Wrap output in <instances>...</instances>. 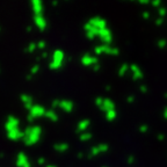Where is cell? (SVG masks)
Returning <instances> with one entry per match:
<instances>
[{"label":"cell","mask_w":167,"mask_h":167,"mask_svg":"<svg viewBox=\"0 0 167 167\" xmlns=\"http://www.w3.org/2000/svg\"><path fill=\"white\" fill-rule=\"evenodd\" d=\"M5 130L7 134V138L10 141L16 142L23 138V131L20 129V121L13 115L7 117V121L5 123Z\"/></svg>","instance_id":"obj_1"},{"label":"cell","mask_w":167,"mask_h":167,"mask_svg":"<svg viewBox=\"0 0 167 167\" xmlns=\"http://www.w3.org/2000/svg\"><path fill=\"white\" fill-rule=\"evenodd\" d=\"M42 136V128L40 125H30L23 130V138L22 141L27 146H33L37 144Z\"/></svg>","instance_id":"obj_2"},{"label":"cell","mask_w":167,"mask_h":167,"mask_svg":"<svg viewBox=\"0 0 167 167\" xmlns=\"http://www.w3.org/2000/svg\"><path fill=\"white\" fill-rule=\"evenodd\" d=\"M64 63H65V53L63 50L60 49H57L52 52L51 56V62L49 63V68L50 70H59L64 66Z\"/></svg>","instance_id":"obj_3"},{"label":"cell","mask_w":167,"mask_h":167,"mask_svg":"<svg viewBox=\"0 0 167 167\" xmlns=\"http://www.w3.org/2000/svg\"><path fill=\"white\" fill-rule=\"evenodd\" d=\"M94 53L95 56H101V55H109V56H118L120 55V49L107 44H99L94 48Z\"/></svg>","instance_id":"obj_4"},{"label":"cell","mask_w":167,"mask_h":167,"mask_svg":"<svg viewBox=\"0 0 167 167\" xmlns=\"http://www.w3.org/2000/svg\"><path fill=\"white\" fill-rule=\"evenodd\" d=\"M45 111L47 109L42 106V104H37L35 103L33 107L30 108L29 110V113H28V116H27V120L28 122H34V121L36 120V118H41V117H44V115H45Z\"/></svg>","instance_id":"obj_5"},{"label":"cell","mask_w":167,"mask_h":167,"mask_svg":"<svg viewBox=\"0 0 167 167\" xmlns=\"http://www.w3.org/2000/svg\"><path fill=\"white\" fill-rule=\"evenodd\" d=\"M108 151H109V145L103 143V144H99V145H95L93 146V147H91L87 157H88V159H92V158L98 157L99 154H101V153H106V152H108Z\"/></svg>","instance_id":"obj_6"},{"label":"cell","mask_w":167,"mask_h":167,"mask_svg":"<svg viewBox=\"0 0 167 167\" xmlns=\"http://www.w3.org/2000/svg\"><path fill=\"white\" fill-rule=\"evenodd\" d=\"M98 37H99L102 44H107V45H110L111 42H113V33L109 28H103V29H100L99 34H98Z\"/></svg>","instance_id":"obj_7"},{"label":"cell","mask_w":167,"mask_h":167,"mask_svg":"<svg viewBox=\"0 0 167 167\" xmlns=\"http://www.w3.org/2000/svg\"><path fill=\"white\" fill-rule=\"evenodd\" d=\"M80 63H81V65L86 66V68H92L95 64L99 63V58L96 56H93V55H89V53H85L80 58Z\"/></svg>","instance_id":"obj_8"},{"label":"cell","mask_w":167,"mask_h":167,"mask_svg":"<svg viewBox=\"0 0 167 167\" xmlns=\"http://www.w3.org/2000/svg\"><path fill=\"white\" fill-rule=\"evenodd\" d=\"M84 30L86 33V37H87L88 40H94L95 37H98V34H99L100 29L92 26L88 21H87V22L84 25Z\"/></svg>","instance_id":"obj_9"},{"label":"cell","mask_w":167,"mask_h":167,"mask_svg":"<svg viewBox=\"0 0 167 167\" xmlns=\"http://www.w3.org/2000/svg\"><path fill=\"white\" fill-rule=\"evenodd\" d=\"M34 23L35 26L37 27V29L40 31H44L47 30V27H48V21L47 19L44 17L43 14H40V15H34Z\"/></svg>","instance_id":"obj_10"},{"label":"cell","mask_w":167,"mask_h":167,"mask_svg":"<svg viewBox=\"0 0 167 167\" xmlns=\"http://www.w3.org/2000/svg\"><path fill=\"white\" fill-rule=\"evenodd\" d=\"M15 165L16 167H31L30 161H29V159H28V157H27L25 152H19L17 153Z\"/></svg>","instance_id":"obj_11"},{"label":"cell","mask_w":167,"mask_h":167,"mask_svg":"<svg viewBox=\"0 0 167 167\" xmlns=\"http://www.w3.org/2000/svg\"><path fill=\"white\" fill-rule=\"evenodd\" d=\"M130 72H131V78H132L134 81L142 80L143 77H144L143 71H142L141 68L137 64H130Z\"/></svg>","instance_id":"obj_12"},{"label":"cell","mask_w":167,"mask_h":167,"mask_svg":"<svg viewBox=\"0 0 167 167\" xmlns=\"http://www.w3.org/2000/svg\"><path fill=\"white\" fill-rule=\"evenodd\" d=\"M88 22L94 26L98 29H103V28H107V21L104 20L103 17H100V16H94V17H91L88 20Z\"/></svg>","instance_id":"obj_13"},{"label":"cell","mask_w":167,"mask_h":167,"mask_svg":"<svg viewBox=\"0 0 167 167\" xmlns=\"http://www.w3.org/2000/svg\"><path fill=\"white\" fill-rule=\"evenodd\" d=\"M74 102L71 101V100H60L59 102V109H62L63 111L65 113H72L73 109H74Z\"/></svg>","instance_id":"obj_14"},{"label":"cell","mask_w":167,"mask_h":167,"mask_svg":"<svg viewBox=\"0 0 167 167\" xmlns=\"http://www.w3.org/2000/svg\"><path fill=\"white\" fill-rule=\"evenodd\" d=\"M116 109L115 108V102L109 98H103V101H102V104L100 107V110L103 111V113H107L109 110Z\"/></svg>","instance_id":"obj_15"},{"label":"cell","mask_w":167,"mask_h":167,"mask_svg":"<svg viewBox=\"0 0 167 167\" xmlns=\"http://www.w3.org/2000/svg\"><path fill=\"white\" fill-rule=\"evenodd\" d=\"M20 100H21V102H22V104L25 106V108H26L28 111H29L31 107L35 104L34 103V99H33V96L28 95V94H21Z\"/></svg>","instance_id":"obj_16"},{"label":"cell","mask_w":167,"mask_h":167,"mask_svg":"<svg viewBox=\"0 0 167 167\" xmlns=\"http://www.w3.org/2000/svg\"><path fill=\"white\" fill-rule=\"evenodd\" d=\"M89 125H91V121H89L88 118H85V120L79 121L78 124H77V128H76V132H78V134L86 132L87 129L89 128Z\"/></svg>","instance_id":"obj_17"},{"label":"cell","mask_w":167,"mask_h":167,"mask_svg":"<svg viewBox=\"0 0 167 167\" xmlns=\"http://www.w3.org/2000/svg\"><path fill=\"white\" fill-rule=\"evenodd\" d=\"M30 4L33 12H34V15L43 14V2H42L41 0H33Z\"/></svg>","instance_id":"obj_18"},{"label":"cell","mask_w":167,"mask_h":167,"mask_svg":"<svg viewBox=\"0 0 167 167\" xmlns=\"http://www.w3.org/2000/svg\"><path fill=\"white\" fill-rule=\"evenodd\" d=\"M44 117H47L48 120H50L51 122H57L58 121V115L55 111V109H47Z\"/></svg>","instance_id":"obj_19"},{"label":"cell","mask_w":167,"mask_h":167,"mask_svg":"<svg viewBox=\"0 0 167 167\" xmlns=\"http://www.w3.org/2000/svg\"><path fill=\"white\" fill-rule=\"evenodd\" d=\"M53 150L59 153H64L68 150V143H57L53 145Z\"/></svg>","instance_id":"obj_20"},{"label":"cell","mask_w":167,"mask_h":167,"mask_svg":"<svg viewBox=\"0 0 167 167\" xmlns=\"http://www.w3.org/2000/svg\"><path fill=\"white\" fill-rule=\"evenodd\" d=\"M104 117H106V120L108 121V122H113L117 117V111H116V109L109 110V111L104 113Z\"/></svg>","instance_id":"obj_21"},{"label":"cell","mask_w":167,"mask_h":167,"mask_svg":"<svg viewBox=\"0 0 167 167\" xmlns=\"http://www.w3.org/2000/svg\"><path fill=\"white\" fill-rule=\"evenodd\" d=\"M128 71H130V64L128 63H123L118 68V76L120 77H124L125 74L128 73Z\"/></svg>","instance_id":"obj_22"},{"label":"cell","mask_w":167,"mask_h":167,"mask_svg":"<svg viewBox=\"0 0 167 167\" xmlns=\"http://www.w3.org/2000/svg\"><path fill=\"white\" fill-rule=\"evenodd\" d=\"M92 137H93V134L89 131H86V132H83L79 135V139L81 142H88L92 139Z\"/></svg>","instance_id":"obj_23"},{"label":"cell","mask_w":167,"mask_h":167,"mask_svg":"<svg viewBox=\"0 0 167 167\" xmlns=\"http://www.w3.org/2000/svg\"><path fill=\"white\" fill-rule=\"evenodd\" d=\"M36 50H37V43H35V42H30L26 47V49H25V51L28 52V53H34Z\"/></svg>","instance_id":"obj_24"},{"label":"cell","mask_w":167,"mask_h":167,"mask_svg":"<svg viewBox=\"0 0 167 167\" xmlns=\"http://www.w3.org/2000/svg\"><path fill=\"white\" fill-rule=\"evenodd\" d=\"M40 64H35V65H33V68H30V72H29V74H30L31 77H34L35 74H37V72L40 71Z\"/></svg>","instance_id":"obj_25"},{"label":"cell","mask_w":167,"mask_h":167,"mask_svg":"<svg viewBox=\"0 0 167 167\" xmlns=\"http://www.w3.org/2000/svg\"><path fill=\"white\" fill-rule=\"evenodd\" d=\"M157 45H158L159 49H164V48L167 47V41L164 40V38H161V40H159V41L157 42Z\"/></svg>","instance_id":"obj_26"},{"label":"cell","mask_w":167,"mask_h":167,"mask_svg":"<svg viewBox=\"0 0 167 167\" xmlns=\"http://www.w3.org/2000/svg\"><path fill=\"white\" fill-rule=\"evenodd\" d=\"M157 10H158V14H159V16H160V17H164V16L167 14V10L165 8V7H161V6H160V7H159Z\"/></svg>","instance_id":"obj_27"},{"label":"cell","mask_w":167,"mask_h":167,"mask_svg":"<svg viewBox=\"0 0 167 167\" xmlns=\"http://www.w3.org/2000/svg\"><path fill=\"white\" fill-rule=\"evenodd\" d=\"M47 48V42L41 40V41L37 42V49H40V50H44Z\"/></svg>","instance_id":"obj_28"},{"label":"cell","mask_w":167,"mask_h":167,"mask_svg":"<svg viewBox=\"0 0 167 167\" xmlns=\"http://www.w3.org/2000/svg\"><path fill=\"white\" fill-rule=\"evenodd\" d=\"M138 131H139L141 134H146V132L149 131V125H147V124L139 125V128H138Z\"/></svg>","instance_id":"obj_29"},{"label":"cell","mask_w":167,"mask_h":167,"mask_svg":"<svg viewBox=\"0 0 167 167\" xmlns=\"http://www.w3.org/2000/svg\"><path fill=\"white\" fill-rule=\"evenodd\" d=\"M102 101H103V98H102V96H98V98H95V100H94L95 106H96L98 108H100V107H101V104H102Z\"/></svg>","instance_id":"obj_30"},{"label":"cell","mask_w":167,"mask_h":167,"mask_svg":"<svg viewBox=\"0 0 167 167\" xmlns=\"http://www.w3.org/2000/svg\"><path fill=\"white\" fill-rule=\"evenodd\" d=\"M139 91H141V93H143V94L149 93V88H147V86H146V85H144V84L139 85Z\"/></svg>","instance_id":"obj_31"},{"label":"cell","mask_w":167,"mask_h":167,"mask_svg":"<svg viewBox=\"0 0 167 167\" xmlns=\"http://www.w3.org/2000/svg\"><path fill=\"white\" fill-rule=\"evenodd\" d=\"M150 4H151L154 8H157V10H158V8L160 7V5H161V1H160V0H154V1H151Z\"/></svg>","instance_id":"obj_32"},{"label":"cell","mask_w":167,"mask_h":167,"mask_svg":"<svg viewBox=\"0 0 167 167\" xmlns=\"http://www.w3.org/2000/svg\"><path fill=\"white\" fill-rule=\"evenodd\" d=\"M59 102H60V100H59V99H55V100H53V101L51 102L52 109H55V108H58V107H59Z\"/></svg>","instance_id":"obj_33"},{"label":"cell","mask_w":167,"mask_h":167,"mask_svg":"<svg viewBox=\"0 0 167 167\" xmlns=\"http://www.w3.org/2000/svg\"><path fill=\"white\" fill-rule=\"evenodd\" d=\"M150 16H151V14H150V12H149V10H144V12L142 13V17H143L144 20H149V19H150Z\"/></svg>","instance_id":"obj_34"},{"label":"cell","mask_w":167,"mask_h":167,"mask_svg":"<svg viewBox=\"0 0 167 167\" xmlns=\"http://www.w3.org/2000/svg\"><path fill=\"white\" fill-rule=\"evenodd\" d=\"M92 70H93L94 72H99L100 70H101V65H100V63H98V64H95L94 66H92Z\"/></svg>","instance_id":"obj_35"},{"label":"cell","mask_w":167,"mask_h":167,"mask_svg":"<svg viewBox=\"0 0 167 167\" xmlns=\"http://www.w3.org/2000/svg\"><path fill=\"white\" fill-rule=\"evenodd\" d=\"M37 164L41 165V166H43V165L45 164V158H44V157H40V158L37 159Z\"/></svg>","instance_id":"obj_36"},{"label":"cell","mask_w":167,"mask_h":167,"mask_svg":"<svg viewBox=\"0 0 167 167\" xmlns=\"http://www.w3.org/2000/svg\"><path fill=\"white\" fill-rule=\"evenodd\" d=\"M126 162H128L129 165H132V164L135 162V157H134V156H129V157H128V159H126Z\"/></svg>","instance_id":"obj_37"},{"label":"cell","mask_w":167,"mask_h":167,"mask_svg":"<svg viewBox=\"0 0 167 167\" xmlns=\"http://www.w3.org/2000/svg\"><path fill=\"white\" fill-rule=\"evenodd\" d=\"M135 96H134V95H129V96H128V98H126V102H128V103H134V102H135Z\"/></svg>","instance_id":"obj_38"},{"label":"cell","mask_w":167,"mask_h":167,"mask_svg":"<svg viewBox=\"0 0 167 167\" xmlns=\"http://www.w3.org/2000/svg\"><path fill=\"white\" fill-rule=\"evenodd\" d=\"M162 23H164V17H157V20H156V25L157 26H161Z\"/></svg>","instance_id":"obj_39"},{"label":"cell","mask_w":167,"mask_h":167,"mask_svg":"<svg viewBox=\"0 0 167 167\" xmlns=\"http://www.w3.org/2000/svg\"><path fill=\"white\" fill-rule=\"evenodd\" d=\"M48 57H49V52H47V51H43L41 53V56H40L41 59H45V58H48Z\"/></svg>","instance_id":"obj_40"},{"label":"cell","mask_w":167,"mask_h":167,"mask_svg":"<svg viewBox=\"0 0 167 167\" xmlns=\"http://www.w3.org/2000/svg\"><path fill=\"white\" fill-rule=\"evenodd\" d=\"M138 4H141V5H149L150 1L149 0H138Z\"/></svg>","instance_id":"obj_41"},{"label":"cell","mask_w":167,"mask_h":167,"mask_svg":"<svg viewBox=\"0 0 167 167\" xmlns=\"http://www.w3.org/2000/svg\"><path fill=\"white\" fill-rule=\"evenodd\" d=\"M162 115H164V118L165 120H167V107L164 109V113H162Z\"/></svg>","instance_id":"obj_42"},{"label":"cell","mask_w":167,"mask_h":167,"mask_svg":"<svg viewBox=\"0 0 167 167\" xmlns=\"http://www.w3.org/2000/svg\"><path fill=\"white\" fill-rule=\"evenodd\" d=\"M157 138H158L159 141H164V138H165V137H164V135H158L157 136Z\"/></svg>","instance_id":"obj_43"},{"label":"cell","mask_w":167,"mask_h":167,"mask_svg":"<svg viewBox=\"0 0 167 167\" xmlns=\"http://www.w3.org/2000/svg\"><path fill=\"white\" fill-rule=\"evenodd\" d=\"M77 157H78V159H83V158H84V153H83V152H79L78 156H77Z\"/></svg>","instance_id":"obj_44"},{"label":"cell","mask_w":167,"mask_h":167,"mask_svg":"<svg viewBox=\"0 0 167 167\" xmlns=\"http://www.w3.org/2000/svg\"><path fill=\"white\" fill-rule=\"evenodd\" d=\"M26 30L28 31V33H31V30H33V27H31V26H28L26 28Z\"/></svg>","instance_id":"obj_45"},{"label":"cell","mask_w":167,"mask_h":167,"mask_svg":"<svg viewBox=\"0 0 167 167\" xmlns=\"http://www.w3.org/2000/svg\"><path fill=\"white\" fill-rule=\"evenodd\" d=\"M31 78H33V77H31L30 74H27V77H26L27 80H31Z\"/></svg>","instance_id":"obj_46"},{"label":"cell","mask_w":167,"mask_h":167,"mask_svg":"<svg viewBox=\"0 0 167 167\" xmlns=\"http://www.w3.org/2000/svg\"><path fill=\"white\" fill-rule=\"evenodd\" d=\"M51 5H52V6H57V5H58V1H52Z\"/></svg>","instance_id":"obj_47"},{"label":"cell","mask_w":167,"mask_h":167,"mask_svg":"<svg viewBox=\"0 0 167 167\" xmlns=\"http://www.w3.org/2000/svg\"><path fill=\"white\" fill-rule=\"evenodd\" d=\"M106 89H107V92H109V91H110V86H107V87H106Z\"/></svg>","instance_id":"obj_48"},{"label":"cell","mask_w":167,"mask_h":167,"mask_svg":"<svg viewBox=\"0 0 167 167\" xmlns=\"http://www.w3.org/2000/svg\"><path fill=\"white\" fill-rule=\"evenodd\" d=\"M45 167H57V166H55V165H47Z\"/></svg>","instance_id":"obj_49"},{"label":"cell","mask_w":167,"mask_h":167,"mask_svg":"<svg viewBox=\"0 0 167 167\" xmlns=\"http://www.w3.org/2000/svg\"><path fill=\"white\" fill-rule=\"evenodd\" d=\"M4 157H5V154H4V153H0V158H4Z\"/></svg>","instance_id":"obj_50"},{"label":"cell","mask_w":167,"mask_h":167,"mask_svg":"<svg viewBox=\"0 0 167 167\" xmlns=\"http://www.w3.org/2000/svg\"><path fill=\"white\" fill-rule=\"evenodd\" d=\"M102 167H108V166H102Z\"/></svg>","instance_id":"obj_51"},{"label":"cell","mask_w":167,"mask_h":167,"mask_svg":"<svg viewBox=\"0 0 167 167\" xmlns=\"http://www.w3.org/2000/svg\"><path fill=\"white\" fill-rule=\"evenodd\" d=\"M0 72H1V68H0Z\"/></svg>","instance_id":"obj_52"}]
</instances>
